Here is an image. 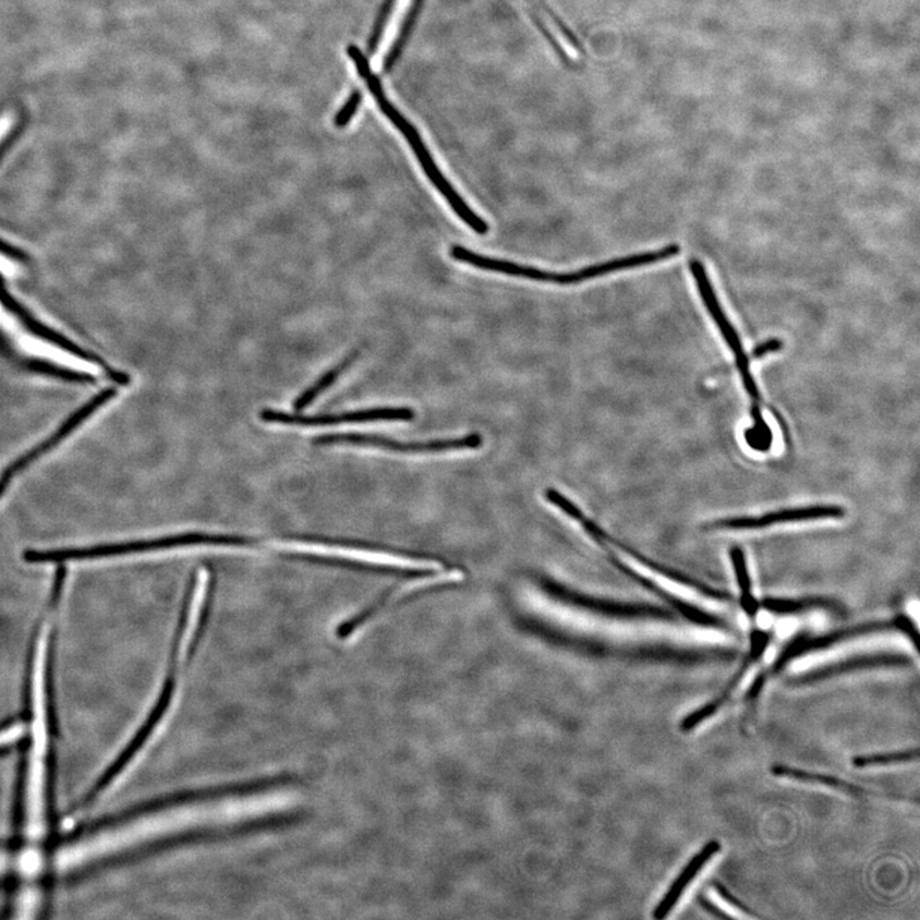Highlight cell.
Instances as JSON below:
<instances>
[{"instance_id":"cell-1","label":"cell","mask_w":920,"mask_h":920,"mask_svg":"<svg viewBox=\"0 0 920 920\" xmlns=\"http://www.w3.org/2000/svg\"><path fill=\"white\" fill-rule=\"evenodd\" d=\"M27 670L32 686V745L28 748L24 785V808H22V838L24 849L17 860L19 870L36 873L43 870L39 845L48 831V759H49V712L48 685L50 658L47 647L39 659V645L27 654Z\"/></svg>"},{"instance_id":"cell-2","label":"cell","mask_w":920,"mask_h":920,"mask_svg":"<svg viewBox=\"0 0 920 920\" xmlns=\"http://www.w3.org/2000/svg\"><path fill=\"white\" fill-rule=\"evenodd\" d=\"M679 252L680 247L678 244H670V246L658 251L610 259V262L583 267V269L574 273H552L536 269V267L519 265L506 262V259L480 255L469 249L458 246V244L451 247L450 256L458 263L469 264L480 270L500 273L506 274V276L534 281H543V283L569 286L580 285L582 281L604 277L607 276V274L635 269V267L664 262V259L679 255Z\"/></svg>"},{"instance_id":"cell-3","label":"cell","mask_w":920,"mask_h":920,"mask_svg":"<svg viewBox=\"0 0 920 920\" xmlns=\"http://www.w3.org/2000/svg\"><path fill=\"white\" fill-rule=\"evenodd\" d=\"M899 632L907 637L911 642L912 647L919 652V632L916 622L907 615H897V617L888 620H875L862 622V625L851 626L847 628L836 629L821 635H800L785 645V649L777 656L768 675H777L782 673L794 659L814 654V652L825 651L835 647V645L857 640L867 635H872L881 632Z\"/></svg>"},{"instance_id":"cell-4","label":"cell","mask_w":920,"mask_h":920,"mask_svg":"<svg viewBox=\"0 0 920 920\" xmlns=\"http://www.w3.org/2000/svg\"><path fill=\"white\" fill-rule=\"evenodd\" d=\"M377 106L380 107L383 113L389 118L392 124L402 132V135L412 147V150L417 158L420 166L424 169L428 180L435 185V189L440 192L443 197L447 199L451 209L462 219L467 226L472 228L474 232L484 235L488 232L487 222L480 218L469 205L464 202L462 196L452 187L451 183L444 177L439 167H437L432 153L428 152L424 140H422L417 130L413 124L408 122L402 113L392 107V104L387 99L385 93L377 88L373 93Z\"/></svg>"},{"instance_id":"cell-5","label":"cell","mask_w":920,"mask_h":920,"mask_svg":"<svg viewBox=\"0 0 920 920\" xmlns=\"http://www.w3.org/2000/svg\"><path fill=\"white\" fill-rule=\"evenodd\" d=\"M258 415L266 424L301 427L367 424V422H411L415 417L412 408L408 407H382L371 408V410L316 415H306L300 412L287 413L265 408Z\"/></svg>"},{"instance_id":"cell-6","label":"cell","mask_w":920,"mask_h":920,"mask_svg":"<svg viewBox=\"0 0 920 920\" xmlns=\"http://www.w3.org/2000/svg\"><path fill=\"white\" fill-rule=\"evenodd\" d=\"M847 511L834 504H815V506L792 507L770 511L761 516L733 517L717 519L704 525L709 531H753L770 529V526L821 521V519H842Z\"/></svg>"},{"instance_id":"cell-7","label":"cell","mask_w":920,"mask_h":920,"mask_svg":"<svg viewBox=\"0 0 920 920\" xmlns=\"http://www.w3.org/2000/svg\"><path fill=\"white\" fill-rule=\"evenodd\" d=\"M482 436L472 434L460 439L432 443H402L387 439V437L366 434H331L316 437L315 447H336V445H352V447L382 448L385 450L422 455V452H444L462 449H477L482 445Z\"/></svg>"},{"instance_id":"cell-8","label":"cell","mask_w":920,"mask_h":920,"mask_svg":"<svg viewBox=\"0 0 920 920\" xmlns=\"http://www.w3.org/2000/svg\"><path fill=\"white\" fill-rule=\"evenodd\" d=\"M116 390H106L100 392V395L95 397L92 402H88L76 413L72 414L71 417L66 420L53 435L48 437V439L37 444L36 447L29 449L24 456L17 458L11 465L7 467L2 476H0V497L5 494L7 488H9L12 481L16 479L19 474L24 472L27 467L35 463L37 459L48 455V452L57 448L59 444L64 441L65 437H69L74 429H76L81 424H84V422L90 417L93 413L98 411L101 405L108 403L111 398L116 397Z\"/></svg>"},{"instance_id":"cell-9","label":"cell","mask_w":920,"mask_h":920,"mask_svg":"<svg viewBox=\"0 0 920 920\" xmlns=\"http://www.w3.org/2000/svg\"><path fill=\"white\" fill-rule=\"evenodd\" d=\"M915 665L912 658L908 655L900 654V652H873V654H863L850 656L838 662L827 664L825 666L815 667V669L800 674L799 677L790 680L792 686H810L815 682L825 681L842 677L852 671H863L873 669H889V667H911Z\"/></svg>"},{"instance_id":"cell-10","label":"cell","mask_w":920,"mask_h":920,"mask_svg":"<svg viewBox=\"0 0 920 920\" xmlns=\"http://www.w3.org/2000/svg\"><path fill=\"white\" fill-rule=\"evenodd\" d=\"M690 271H692L697 286H699V291L704 304L707 306L709 313L712 317H714L719 331H722L726 343L730 347L734 358H736L738 370L746 390L755 388L756 384L752 376L751 367H749V359L745 352L743 344H741L739 334L736 329H734L729 318L725 316L722 304H719L717 300L714 288H712L707 273L704 270L702 263H700L699 259H692V262H690Z\"/></svg>"},{"instance_id":"cell-11","label":"cell","mask_w":920,"mask_h":920,"mask_svg":"<svg viewBox=\"0 0 920 920\" xmlns=\"http://www.w3.org/2000/svg\"><path fill=\"white\" fill-rule=\"evenodd\" d=\"M197 571H192L187 588L184 590L180 617H178L172 645H170L166 678L159 690L158 699L155 701L153 706V709L158 711L162 716H168L175 699L178 680H180L182 642L184 640L185 630H187L189 626L192 601H194L197 588Z\"/></svg>"},{"instance_id":"cell-12","label":"cell","mask_w":920,"mask_h":920,"mask_svg":"<svg viewBox=\"0 0 920 920\" xmlns=\"http://www.w3.org/2000/svg\"><path fill=\"white\" fill-rule=\"evenodd\" d=\"M771 774L776 777L789 778V780L794 782L826 786L828 789L849 794V796L852 797H872L905 801L912 800L911 798L900 796V794L870 790L864 788L862 785L844 780L842 777L815 773V771L799 767L786 766V764L780 763L774 764V766L771 767Z\"/></svg>"},{"instance_id":"cell-13","label":"cell","mask_w":920,"mask_h":920,"mask_svg":"<svg viewBox=\"0 0 920 920\" xmlns=\"http://www.w3.org/2000/svg\"><path fill=\"white\" fill-rule=\"evenodd\" d=\"M719 851H722V844L717 840H711L707 844H704L702 849L689 860L685 868H682L680 873L677 875V879L673 881L669 889H667V893L663 896V899L659 900L657 907L654 909V912H652V917L657 920L669 917L670 912L679 904L681 896L685 895L688 887L692 885L694 879L699 877V874L702 872L704 865H707L711 862V859L717 856Z\"/></svg>"},{"instance_id":"cell-14","label":"cell","mask_w":920,"mask_h":920,"mask_svg":"<svg viewBox=\"0 0 920 920\" xmlns=\"http://www.w3.org/2000/svg\"><path fill=\"white\" fill-rule=\"evenodd\" d=\"M759 657L748 654V658L745 659V663L741 664L737 673L734 674V677L729 680V682H727L722 692H719L714 700H711L706 704H703L702 707L690 712L687 717L682 718L680 729L685 733L692 731L695 727H699L701 724L718 714V712L726 706V703L730 701L733 693L736 692L740 681L745 679L747 673L751 669V666L759 662Z\"/></svg>"},{"instance_id":"cell-15","label":"cell","mask_w":920,"mask_h":920,"mask_svg":"<svg viewBox=\"0 0 920 920\" xmlns=\"http://www.w3.org/2000/svg\"><path fill=\"white\" fill-rule=\"evenodd\" d=\"M760 607L771 614L778 615V617H788V615H798L806 612L815 610V608H825V610L840 612V606L836 601L827 597H766L760 600Z\"/></svg>"},{"instance_id":"cell-16","label":"cell","mask_w":920,"mask_h":920,"mask_svg":"<svg viewBox=\"0 0 920 920\" xmlns=\"http://www.w3.org/2000/svg\"><path fill=\"white\" fill-rule=\"evenodd\" d=\"M730 561L740 592L739 605L743 608L748 618L755 619L761 610L760 600L754 596L746 553L739 546L731 547Z\"/></svg>"},{"instance_id":"cell-17","label":"cell","mask_w":920,"mask_h":920,"mask_svg":"<svg viewBox=\"0 0 920 920\" xmlns=\"http://www.w3.org/2000/svg\"><path fill=\"white\" fill-rule=\"evenodd\" d=\"M207 569H209V582H207L203 605L202 608H199L197 626L189 645L187 659H185V665L187 666H190L191 663L194 662L199 645H202V642L204 640V634L206 632L207 626H209L211 617L215 592H217V571H215L211 566H207Z\"/></svg>"},{"instance_id":"cell-18","label":"cell","mask_w":920,"mask_h":920,"mask_svg":"<svg viewBox=\"0 0 920 920\" xmlns=\"http://www.w3.org/2000/svg\"><path fill=\"white\" fill-rule=\"evenodd\" d=\"M751 414L753 425L746 429V444L756 452H768L773 448L774 433L763 417L760 403L753 402Z\"/></svg>"},{"instance_id":"cell-19","label":"cell","mask_w":920,"mask_h":920,"mask_svg":"<svg viewBox=\"0 0 920 920\" xmlns=\"http://www.w3.org/2000/svg\"><path fill=\"white\" fill-rule=\"evenodd\" d=\"M354 361L353 358L341 362L339 366L334 367L332 370L328 371V373L324 374L318 380L310 387L308 389L304 390L302 395L294 400L293 410L295 412H302L306 410V408L315 402L317 397H320L325 390H328L334 383L338 380V377L344 373V371L350 367L351 363Z\"/></svg>"},{"instance_id":"cell-20","label":"cell","mask_w":920,"mask_h":920,"mask_svg":"<svg viewBox=\"0 0 920 920\" xmlns=\"http://www.w3.org/2000/svg\"><path fill=\"white\" fill-rule=\"evenodd\" d=\"M919 749H904V751L872 753L864 755H857L851 760L852 766L857 768H870L880 766H892V764H901L912 761H918Z\"/></svg>"},{"instance_id":"cell-21","label":"cell","mask_w":920,"mask_h":920,"mask_svg":"<svg viewBox=\"0 0 920 920\" xmlns=\"http://www.w3.org/2000/svg\"><path fill=\"white\" fill-rule=\"evenodd\" d=\"M396 4L397 0H384L380 12H378V16L373 28V34H371L370 36V56H374L376 49L378 48V46H380L385 28H387L388 21L391 17L392 11H395Z\"/></svg>"},{"instance_id":"cell-22","label":"cell","mask_w":920,"mask_h":920,"mask_svg":"<svg viewBox=\"0 0 920 920\" xmlns=\"http://www.w3.org/2000/svg\"><path fill=\"white\" fill-rule=\"evenodd\" d=\"M361 101L362 93L355 90L351 95V98L348 99V101L346 102V106L341 108L339 114L336 117V125L338 129H343L348 123L351 122L353 116L355 114V111H358L361 106Z\"/></svg>"},{"instance_id":"cell-23","label":"cell","mask_w":920,"mask_h":920,"mask_svg":"<svg viewBox=\"0 0 920 920\" xmlns=\"http://www.w3.org/2000/svg\"><path fill=\"white\" fill-rule=\"evenodd\" d=\"M715 892L724 899L727 904L731 905L733 908H737V910L745 912V915L749 917H759L755 911L748 907L745 903H741L738 897L729 892L725 886L715 882L714 885Z\"/></svg>"},{"instance_id":"cell-24","label":"cell","mask_w":920,"mask_h":920,"mask_svg":"<svg viewBox=\"0 0 920 920\" xmlns=\"http://www.w3.org/2000/svg\"><path fill=\"white\" fill-rule=\"evenodd\" d=\"M16 123V111L12 109H7L2 111V114H0V144H2L7 136L10 135V132H12Z\"/></svg>"},{"instance_id":"cell-25","label":"cell","mask_w":920,"mask_h":920,"mask_svg":"<svg viewBox=\"0 0 920 920\" xmlns=\"http://www.w3.org/2000/svg\"><path fill=\"white\" fill-rule=\"evenodd\" d=\"M768 677V671H761L759 675H756L755 679L752 682V686L748 689L746 695L747 701H755L756 699H759L764 686H766Z\"/></svg>"},{"instance_id":"cell-26","label":"cell","mask_w":920,"mask_h":920,"mask_svg":"<svg viewBox=\"0 0 920 920\" xmlns=\"http://www.w3.org/2000/svg\"><path fill=\"white\" fill-rule=\"evenodd\" d=\"M783 348V341L777 339H771L764 341L761 346L756 347L753 351V359L761 360L764 355H767L773 352L780 351Z\"/></svg>"},{"instance_id":"cell-27","label":"cell","mask_w":920,"mask_h":920,"mask_svg":"<svg viewBox=\"0 0 920 920\" xmlns=\"http://www.w3.org/2000/svg\"><path fill=\"white\" fill-rule=\"evenodd\" d=\"M699 904L701 905V908L704 911L709 912V915H711L712 917L722 919H733V916L727 915V912L716 907V904L712 903L710 899H707V897L700 896Z\"/></svg>"}]
</instances>
